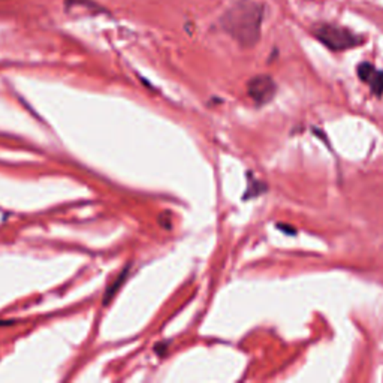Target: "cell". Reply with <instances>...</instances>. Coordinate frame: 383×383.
Wrapping results in <instances>:
<instances>
[{"label": "cell", "instance_id": "obj_1", "mask_svg": "<svg viewBox=\"0 0 383 383\" xmlns=\"http://www.w3.org/2000/svg\"><path fill=\"white\" fill-rule=\"evenodd\" d=\"M264 8L253 0H240L222 17V27L242 46H253L260 38Z\"/></svg>", "mask_w": 383, "mask_h": 383}, {"label": "cell", "instance_id": "obj_2", "mask_svg": "<svg viewBox=\"0 0 383 383\" xmlns=\"http://www.w3.org/2000/svg\"><path fill=\"white\" fill-rule=\"evenodd\" d=\"M314 36L326 48L332 51H344L355 48L364 42L361 36L355 35L349 29L335 24H319L314 27Z\"/></svg>", "mask_w": 383, "mask_h": 383}, {"label": "cell", "instance_id": "obj_3", "mask_svg": "<svg viewBox=\"0 0 383 383\" xmlns=\"http://www.w3.org/2000/svg\"><path fill=\"white\" fill-rule=\"evenodd\" d=\"M277 91L276 81L268 75L253 77L247 82V95L256 105H265Z\"/></svg>", "mask_w": 383, "mask_h": 383}, {"label": "cell", "instance_id": "obj_4", "mask_svg": "<svg viewBox=\"0 0 383 383\" xmlns=\"http://www.w3.org/2000/svg\"><path fill=\"white\" fill-rule=\"evenodd\" d=\"M358 75L364 82L368 84L375 95H383V71H377L370 63H361L358 66Z\"/></svg>", "mask_w": 383, "mask_h": 383}, {"label": "cell", "instance_id": "obj_5", "mask_svg": "<svg viewBox=\"0 0 383 383\" xmlns=\"http://www.w3.org/2000/svg\"><path fill=\"white\" fill-rule=\"evenodd\" d=\"M126 274H127V271H125V273L123 274H121L118 278H117V282L113 285V286H111L109 289H108V291H107V294H105V296H104V304H108L109 301H111V296H113L116 292H117V289H118V286L121 285V283H123V280H125V277H126Z\"/></svg>", "mask_w": 383, "mask_h": 383}, {"label": "cell", "instance_id": "obj_6", "mask_svg": "<svg viewBox=\"0 0 383 383\" xmlns=\"http://www.w3.org/2000/svg\"><path fill=\"white\" fill-rule=\"evenodd\" d=\"M265 189H267L265 186H264L262 183H260L259 180H256V186H255V188L249 183V188H247V190H246L244 199H249V198H251V196H256V195H259V193H264Z\"/></svg>", "mask_w": 383, "mask_h": 383}]
</instances>
